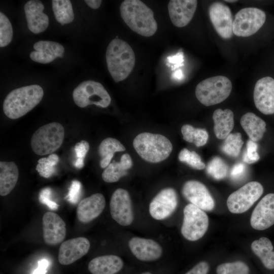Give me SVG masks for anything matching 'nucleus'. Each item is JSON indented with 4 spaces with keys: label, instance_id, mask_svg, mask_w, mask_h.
<instances>
[{
    "label": "nucleus",
    "instance_id": "9d476101",
    "mask_svg": "<svg viewBox=\"0 0 274 274\" xmlns=\"http://www.w3.org/2000/svg\"><path fill=\"white\" fill-rule=\"evenodd\" d=\"M263 192V188L260 183L249 182L228 196L227 208L232 213H244L260 198Z\"/></svg>",
    "mask_w": 274,
    "mask_h": 274
},
{
    "label": "nucleus",
    "instance_id": "a19ab883",
    "mask_svg": "<svg viewBox=\"0 0 274 274\" xmlns=\"http://www.w3.org/2000/svg\"><path fill=\"white\" fill-rule=\"evenodd\" d=\"M81 184L77 180L72 181L66 198L70 202L76 204L80 199L81 192Z\"/></svg>",
    "mask_w": 274,
    "mask_h": 274
},
{
    "label": "nucleus",
    "instance_id": "4468645a",
    "mask_svg": "<svg viewBox=\"0 0 274 274\" xmlns=\"http://www.w3.org/2000/svg\"><path fill=\"white\" fill-rule=\"evenodd\" d=\"M254 101L257 109L265 115L274 114V79L266 76L259 79L254 89Z\"/></svg>",
    "mask_w": 274,
    "mask_h": 274
},
{
    "label": "nucleus",
    "instance_id": "dca6fc26",
    "mask_svg": "<svg viewBox=\"0 0 274 274\" xmlns=\"http://www.w3.org/2000/svg\"><path fill=\"white\" fill-rule=\"evenodd\" d=\"M252 228L265 230L274 224V193L265 195L253 210L250 219Z\"/></svg>",
    "mask_w": 274,
    "mask_h": 274
},
{
    "label": "nucleus",
    "instance_id": "3c124183",
    "mask_svg": "<svg viewBox=\"0 0 274 274\" xmlns=\"http://www.w3.org/2000/svg\"><path fill=\"white\" fill-rule=\"evenodd\" d=\"M141 274H152V273L149 272H143Z\"/></svg>",
    "mask_w": 274,
    "mask_h": 274
},
{
    "label": "nucleus",
    "instance_id": "f8f14e48",
    "mask_svg": "<svg viewBox=\"0 0 274 274\" xmlns=\"http://www.w3.org/2000/svg\"><path fill=\"white\" fill-rule=\"evenodd\" d=\"M178 196L172 188L161 190L152 200L149 213L156 220H163L170 216L178 206Z\"/></svg>",
    "mask_w": 274,
    "mask_h": 274
},
{
    "label": "nucleus",
    "instance_id": "79ce46f5",
    "mask_svg": "<svg viewBox=\"0 0 274 274\" xmlns=\"http://www.w3.org/2000/svg\"><path fill=\"white\" fill-rule=\"evenodd\" d=\"M52 191L51 188L46 187L41 190L39 194V201L47 206L52 210H56L58 205L51 199Z\"/></svg>",
    "mask_w": 274,
    "mask_h": 274
},
{
    "label": "nucleus",
    "instance_id": "6e6552de",
    "mask_svg": "<svg viewBox=\"0 0 274 274\" xmlns=\"http://www.w3.org/2000/svg\"><path fill=\"white\" fill-rule=\"evenodd\" d=\"M183 214L181 229L183 236L190 241H196L201 238L209 227V218L207 214L192 203L185 207Z\"/></svg>",
    "mask_w": 274,
    "mask_h": 274
},
{
    "label": "nucleus",
    "instance_id": "5701e85b",
    "mask_svg": "<svg viewBox=\"0 0 274 274\" xmlns=\"http://www.w3.org/2000/svg\"><path fill=\"white\" fill-rule=\"evenodd\" d=\"M35 51L30 54V59L37 62L48 63L57 57H62L64 48L60 44L49 41H40L33 45Z\"/></svg>",
    "mask_w": 274,
    "mask_h": 274
},
{
    "label": "nucleus",
    "instance_id": "ea45409f",
    "mask_svg": "<svg viewBox=\"0 0 274 274\" xmlns=\"http://www.w3.org/2000/svg\"><path fill=\"white\" fill-rule=\"evenodd\" d=\"M247 149L243 155V160L244 162L251 164L257 162L260 158L257 153V144L252 141L248 140L247 143Z\"/></svg>",
    "mask_w": 274,
    "mask_h": 274
},
{
    "label": "nucleus",
    "instance_id": "a211bd4d",
    "mask_svg": "<svg viewBox=\"0 0 274 274\" xmlns=\"http://www.w3.org/2000/svg\"><path fill=\"white\" fill-rule=\"evenodd\" d=\"M90 247L89 240L79 237L63 242L58 252V261L62 265H69L86 255Z\"/></svg>",
    "mask_w": 274,
    "mask_h": 274
},
{
    "label": "nucleus",
    "instance_id": "c03bdc74",
    "mask_svg": "<svg viewBox=\"0 0 274 274\" xmlns=\"http://www.w3.org/2000/svg\"><path fill=\"white\" fill-rule=\"evenodd\" d=\"M246 171V166L242 163L235 164L230 172V176L234 179H238L243 176Z\"/></svg>",
    "mask_w": 274,
    "mask_h": 274
},
{
    "label": "nucleus",
    "instance_id": "b1692460",
    "mask_svg": "<svg viewBox=\"0 0 274 274\" xmlns=\"http://www.w3.org/2000/svg\"><path fill=\"white\" fill-rule=\"evenodd\" d=\"M123 265V260L119 256L107 255L92 259L88 268L92 274H115L122 268Z\"/></svg>",
    "mask_w": 274,
    "mask_h": 274
},
{
    "label": "nucleus",
    "instance_id": "473e14b6",
    "mask_svg": "<svg viewBox=\"0 0 274 274\" xmlns=\"http://www.w3.org/2000/svg\"><path fill=\"white\" fill-rule=\"evenodd\" d=\"M58 161V156L56 154H51L47 157L40 158L38 161L36 169L41 177L49 178L55 174V166Z\"/></svg>",
    "mask_w": 274,
    "mask_h": 274
},
{
    "label": "nucleus",
    "instance_id": "09e8293b",
    "mask_svg": "<svg viewBox=\"0 0 274 274\" xmlns=\"http://www.w3.org/2000/svg\"><path fill=\"white\" fill-rule=\"evenodd\" d=\"M183 73L181 70L175 72L173 74V77L176 80H181L183 78Z\"/></svg>",
    "mask_w": 274,
    "mask_h": 274
},
{
    "label": "nucleus",
    "instance_id": "39448f33",
    "mask_svg": "<svg viewBox=\"0 0 274 274\" xmlns=\"http://www.w3.org/2000/svg\"><path fill=\"white\" fill-rule=\"evenodd\" d=\"M232 90L230 80L224 76H216L206 79L197 84L195 95L200 102L206 106L219 104L225 100Z\"/></svg>",
    "mask_w": 274,
    "mask_h": 274
},
{
    "label": "nucleus",
    "instance_id": "f3484780",
    "mask_svg": "<svg viewBox=\"0 0 274 274\" xmlns=\"http://www.w3.org/2000/svg\"><path fill=\"white\" fill-rule=\"evenodd\" d=\"M43 238L46 244L54 246L61 243L66 235V224L56 213L48 212L42 218Z\"/></svg>",
    "mask_w": 274,
    "mask_h": 274
},
{
    "label": "nucleus",
    "instance_id": "c85d7f7f",
    "mask_svg": "<svg viewBox=\"0 0 274 274\" xmlns=\"http://www.w3.org/2000/svg\"><path fill=\"white\" fill-rule=\"evenodd\" d=\"M254 253L259 257L264 266L274 269V252L271 241L267 237H261L253 241L251 245Z\"/></svg>",
    "mask_w": 274,
    "mask_h": 274
},
{
    "label": "nucleus",
    "instance_id": "8fccbe9b",
    "mask_svg": "<svg viewBox=\"0 0 274 274\" xmlns=\"http://www.w3.org/2000/svg\"><path fill=\"white\" fill-rule=\"evenodd\" d=\"M225 1L228 3H234L236 2V1Z\"/></svg>",
    "mask_w": 274,
    "mask_h": 274
},
{
    "label": "nucleus",
    "instance_id": "1a4fd4ad",
    "mask_svg": "<svg viewBox=\"0 0 274 274\" xmlns=\"http://www.w3.org/2000/svg\"><path fill=\"white\" fill-rule=\"evenodd\" d=\"M266 20V14L255 7L245 8L235 14L232 23L233 33L237 37H248L257 32Z\"/></svg>",
    "mask_w": 274,
    "mask_h": 274
},
{
    "label": "nucleus",
    "instance_id": "f03ea898",
    "mask_svg": "<svg viewBox=\"0 0 274 274\" xmlns=\"http://www.w3.org/2000/svg\"><path fill=\"white\" fill-rule=\"evenodd\" d=\"M43 88L33 84L16 88L11 91L3 102V111L11 119L19 118L38 105L43 97Z\"/></svg>",
    "mask_w": 274,
    "mask_h": 274
},
{
    "label": "nucleus",
    "instance_id": "7c9ffc66",
    "mask_svg": "<svg viewBox=\"0 0 274 274\" xmlns=\"http://www.w3.org/2000/svg\"><path fill=\"white\" fill-rule=\"evenodd\" d=\"M52 7L55 18L61 25L72 22L74 14L71 2L69 0H53Z\"/></svg>",
    "mask_w": 274,
    "mask_h": 274
},
{
    "label": "nucleus",
    "instance_id": "aec40b11",
    "mask_svg": "<svg viewBox=\"0 0 274 274\" xmlns=\"http://www.w3.org/2000/svg\"><path fill=\"white\" fill-rule=\"evenodd\" d=\"M128 246L134 256L143 261L156 260L162 254L161 246L152 239L133 237L129 241Z\"/></svg>",
    "mask_w": 274,
    "mask_h": 274
},
{
    "label": "nucleus",
    "instance_id": "2eb2a0df",
    "mask_svg": "<svg viewBox=\"0 0 274 274\" xmlns=\"http://www.w3.org/2000/svg\"><path fill=\"white\" fill-rule=\"evenodd\" d=\"M184 196L191 203L203 211H211L215 201L207 188L201 182L195 180L186 182L182 188Z\"/></svg>",
    "mask_w": 274,
    "mask_h": 274
},
{
    "label": "nucleus",
    "instance_id": "20e7f679",
    "mask_svg": "<svg viewBox=\"0 0 274 274\" xmlns=\"http://www.w3.org/2000/svg\"><path fill=\"white\" fill-rule=\"evenodd\" d=\"M133 146L141 158L151 163L166 159L173 150L172 144L166 137L150 132L138 134L133 140Z\"/></svg>",
    "mask_w": 274,
    "mask_h": 274
},
{
    "label": "nucleus",
    "instance_id": "49530a36",
    "mask_svg": "<svg viewBox=\"0 0 274 274\" xmlns=\"http://www.w3.org/2000/svg\"><path fill=\"white\" fill-rule=\"evenodd\" d=\"M167 60L169 63L174 64L176 67H177L181 65L184 61L183 53L182 51H180L174 55L168 56Z\"/></svg>",
    "mask_w": 274,
    "mask_h": 274
},
{
    "label": "nucleus",
    "instance_id": "2f4dec72",
    "mask_svg": "<svg viewBox=\"0 0 274 274\" xmlns=\"http://www.w3.org/2000/svg\"><path fill=\"white\" fill-rule=\"evenodd\" d=\"M183 138L186 141L194 143L197 147L204 146L207 142L208 134L204 129L195 128L185 124L181 128Z\"/></svg>",
    "mask_w": 274,
    "mask_h": 274
},
{
    "label": "nucleus",
    "instance_id": "c756f323",
    "mask_svg": "<svg viewBox=\"0 0 274 274\" xmlns=\"http://www.w3.org/2000/svg\"><path fill=\"white\" fill-rule=\"evenodd\" d=\"M125 150V147L118 140L112 138L104 139L98 147V153L101 157L100 167L106 168L110 163L115 152Z\"/></svg>",
    "mask_w": 274,
    "mask_h": 274
},
{
    "label": "nucleus",
    "instance_id": "4c0bfd02",
    "mask_svg": "<svg viewBox=\"0 0 274 274\" xmlns=\"http://www.w3.org/2000/svg\"><path fill=\"white\" fill-rule=\"evenodd\" d=\"M180 161L186 163L191 167L196 169H203L205 164L201 161L200 156L195 151H190L186 148L182 149L179 154Z\"/></svg>",
    "mask_w": 274,
    "mask_h": 274
},
{
    "label": "nucleus",
    "instance_id": "7ed1b4c3",
    "mask_svg": "<svg viewBox=\"0 0 274 274\" xmlns=\"http://www.w3.org/2000/svg\"><path fill=\"white\" fill-rule=\"evenodd\" d=\"M106 57L108 71L115 82L126 79L135 64L132 49L127 42L118 38L109 44Z\"/></svg>",
    "mask_w": 274,
    "mask_h": 274
},
{
    "label": "nucleus",
    "instance_id": "58836bf2",
    "mask_svg": "<svg viewBox=\"0 0 274 274\" xmlns=\"http://www.w3.org/2000/svg\"><path fill=\"white\" fill-rule=\"evenodd\" d=\"M89 149V143L82 140L77 143L74 148L76 159L74 163V166L77 168H82L84 165V158Z\"/></svg>",
    "mask_w": 274,
    "mask_h": 274
},
{
    "label": "nucleus",
    "instance_id": "9b49d317",
    "mask_svg": "<svg viewBox=\"0 0 274 274\" xmlns=\"http://www.w3.org/2000/svg\"><path fill=\"white\" fill-rule=\"evenodd\" d=\"M112 218L122 226L130 225L133 221L131 200L128 192L118 188L113 193L110 202Z\"/></svg>",
    "mask_w": 274,
    "mask_h": 274
},
{
    "label": "nucleus",
    "instance_id": "a18cd8bd",
    "mask_svg": "<svg viewBox=\"0 0 274 274\" xmlns=\"http://www.w3.org/2000/svg\"><path fill=\"white\" fill-rule=\"evenodd\" d=\"M50 265V261L47 259H42L38 261L37 268L34 270L32 274H46L47 269Z\"/></svg>",
    "mask_w": 274,
    "mask_h": 274
},
{
    "label": "nucleus",
    "instance_id": "72a5a7b5",
    "mask_svg": "<svg viewBox=\"0 0 274 274\" xmlns=\"http://www.w3.org/2000/svg\"><path fill=\"white\" fill-rule=\"evenodd\" d=\"M243 144L240 133H230L225 138L221 150L226 154L236 157L239 155Z\"/></svg>",
    "mask_w": 274,
    "mask_h": 274
},
{
    "label": "nucleus",
    "instance_id": "bb28decb",
    "mask_svg": "<svg viewBox=\"0 0 274 274\" xmlns=\"http://www.w3.org/2000/svg\"><path fill=\"white\" fill-rule=\"evenodd\" d=\"M241 124L250 140L254 142L260 141L266 131L265 121L251 112L242 117Z\"/></svg>",
    "mask_w": 274,
    "mask_h": 274
},
{
    "label": "nucleus",
    "instance_id": "a878e982",
    "mask_svg": "<svg viewBox=\"0 0 274 274\" xmlns=\"http://www.w3.org/2000/svg\"><path fill=\"white\" fill-rule=\"evenodd\" d=\"M213 119L216 137L219 139H225L234 127L233 113L228 109H217L213 113Z\"/></svg>",
    "mask_w": 274,
    "mask_h": 274
},
{
    "label": "nucleus",
    "instance_id": "0eeeda50",
    "mask_svg": "<svg viewBox=\"0 0 274 274\" xmlns=\"http://www.w3.org/2000/svg\"><path fill=\"white\" fill-rule=\"evenodd\" d=\"M73 98L75 104L80 108L90 105L106 108L111 101V97L103 85L93 80L81 83L74 90Z\"/></svg>",
    "mask_w": 274,
    "mask_h": 274
},
{
    "label": "nucleus",
    "instance_id": "393cba45",
    "mask_svg": "<svg viewBox=\"0 0 274 274\" xmlns=\"http://www.w3.org/2000/svg\"><path fill=\"white\" fill-rule=\"evenodd\" d=\"M19 177L17 165L13 161L0 162V194L6 196L15 186Z\"/></svg>",
    "mask_w": 274,
    "mask_h": 274
},
{
    "label": "nucleus",
    "instance_id": "e433bc0d",
    "mask_svg": "<svg viewBox=\"0 0 274 274\" xmlns=\"http://www.w3.org/2000/svg\"><path fill=\"white\" fill-rule=\"evenodd\" d=\"M13 28L8 17L2 12L0 13V47H4L9 45L13 38Z\"/></svg>",
    "mask_w": 274,
    "mask_h": 274
},
{
    "label": "nucleus",
    "instance_id": "ddd939ff",
    "mask_svg": "<svg viewBox=\"0 0 274 274\" xmlns=\"http://www.w3.org/2000/svg\"><path fill=\"white\" fill-rule=\"evenodd\" d=\"M210 20L218 34L224 39L231 38L233 35V18L228 6L221 2H214L209 8Z\"/></svg>",
    "mask_w": 274,
    "mask_h": 274
},
{
    "label": "nucleus",
    "instance_id": "de8ad7c7",
    "mask_svg": "<svg viewBox=\"0 0 274 274\" xmlns=\"http://www.w3.org/2000/svg\"><path fill=\"white\" fill-rule=\"evenodd\" d=\"M85 2L89 7L93 9H97L100 6L102 1L99 0H86Z\"/></svg>",
    "mask_w": 274,
    "mask_h": 274
},
{
    "label": "nucleus",
    "instance_id": "f704fd0d",
    "mask_svg": "<svg viewBox=\"0 0 274 274\" xmlns=\"http://www.w3.org/2000/svg\"><path fill=\"white\" fill-rule=\"evenodd\" d=\"M217 274H250L248 265L242 261L223 263L216 268Z\"/></svg>",
    "mask_w": 274,
    "mask_h": 274
},
{
    "label": "nucleus",
    "instance_id": "423d86ee",
    "mask_svg": "<svg viewBox=\"0 0 274 274\" xmlns=\"http://www.w3.org/2000/svg\"><path fill=\"white\" fill-rule=\"evenodd\" d=\"M64 136L63 126L57 122L45 124L38 129L31 138L30 146L37 155L54 152L61 146Z\"/></svg>",
    "mask_w": 274,
    "mask_h": 274
},
{
    "label": "nucleus",
    "instance_id": "4be33fe9",
    "mask_svg": "<svg viewBox=\"0 0 274 274\" xmlns=\"http://www.w3.org/2000/svg\"><path fill=\"white\" fill-rule=\"evenodd\" d=\"M106 200L101 193H95L82 199L77 208V216L82 223H88L96 218L103 211Z\"/></svg>",
    "mask_w": 274,
    "mask_h": 274
},
{
    "label": "nucleus",
    "instance_id": "f257e3e1",
    "mask_svg": "<svg viewBox=\"0 0 274 274\" xmlns=\"http://www.w3.org/2000/svg\"><path fill=\"white\" fill-rule=\"evenodd\" d=\"M121 16L133 31L146 37L152 36L157 29L153 11L139 0H125L120 7Z\"/></svg>",
    "mask_w": 274,
    "mask_h": 274
},
{
    "label": "nucleus",
    "instance_id": "412c9836",
    "mask_svg": "<svg viewBox=\"0 0 274 274\" xmlns=\"http://www.w3.org/2000/svg\"><path fill=\"white\" fill-rule=\"evenodd\" d=\"M44 6L40 1L30 0L24 5V12L29 30L33 33L44 31L49 25V18L43 12Z\"/></svg>",
    "mask_w": 274,
    "mask_h": 274
},
{
    "label": "nucleus",
    "instance_id": "37998d69",
    "mask_svg": "<svg viewBox=\"0 0 274 274\" xmlns=\"http://www.w3.org/2000/svg\"><path fill=\"white\" fill-rule=\"evenodd\" d=\"M210 269L209 264L206 261H200L196 264L185 274H208Z\"/></svg>",
    "mask_w": 274,
    "mask_h": 274
},
{
    "label": "nucleus",
    "instance_id": "c9c22d12",
    "mask_svg": "<svg viewBox=\"0 0 274 274\" xmlns=\"http://www.w3.org/2000/svg\"><path fill=\"white\" fill-rule=\"evenodd\" d=\"M228 167L225 162L220 157H214L207 167V173L216 180H221L226 177Z\"/></svg>",
    "mask_w": 274,
    "mask_h": 274
},
{
    "label": "nucleus",
    "instance_id": "6ab92c4d",
    "mask_svg": "<svg viewBox=\"0 0 274 274\" xmlns=\"http://www.w3.org/2000/svg\"><path fill=\"white\" fill-rule=\"evenodd\" d=\"M197 5L196 0H171L168 11L173 24L178 27L186 26L192 19Z\"/></svg>",
    "mask_w": 274,
    "mask_h": 274
},
{
    "label": "nucleus",
    "instance_id": "cd10ccee",
    "mask_svg": "<svg viewBox=\"0 0 274 274\" xmlns=\"http://www.w3.org/2000/svg\"><path fill=\"white\" fill-rule=\"evenodd\" d=\"M132 161L128 154L122 155L120 162L113 161L105 169L102 178L107 183H114L127 174V170L131 167Z\"/></svg>",
    "mask_w": 274,
    "mask_h": 274
}]
</instances>
